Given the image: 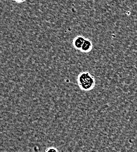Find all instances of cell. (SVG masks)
<instances>
[{"label":"cell","instance_id":"obj_5","mask_svg":"<svg viewBox=\"0 0 137 152\" xmlns=\"http://www.w3.org/2000/svg\"><path fill=\"white\" fill-rule=\"evenodd\" d=\"M17 1H20H20H24V0H17Z\"/></svg>","mask_w":137,"mask_h":152},{"label":"cell","instance_id":"obj_1","mask_svg":"<svg viewBox=\"0 0 137 152\" xmlns=\"http://www.w3.org/2000/svg\"><path fill=\"white\" fill-rule=\"evenodd\" d=\"M95 78L89 72H80L77 77V83L83 91H90L95 88Z\"/></svg>","mask_w":137,"mask_h":152},{"label":"cell","instance_id":"obj_4","mask_svg":"<svg viewBox=\"0 0 137 152\" xmlns=\"http://www.w3.org/2000/svg\"><path fill=\"white\" fill-rule=\"evenodd\" d=\"M45 152H59V150L56 148L55 147H49V148L46 149L45 150Z\"/></svg>","mask_w":137,"mask_h":152},{"label":"cell","instance_id":"obj_2","mask_svg":"<svg viewBox=\"0 0 137 152\" xmlns=\"http://www.w3.org/2000/svg\"><path fill=\"white\" fill-rule=\"evenodd\" d=\"M86 38L82 35H78L73 39L72 45L73 47L77 49L80 50Z\"/></svg>","mask_w":137,"mask_h":152},{"label":"cell","instance_id":"obj_3","mask_svg":"<svg viewBox=\"0 0 137 152\" xmlns=\"http://www.w3.org/2000/svg\"><path fill=\"white\" fill-rule=\"evenodd\" d=\"M92 48H93L92 42L89 39L86 38L80 51L82 52V53H87L90 52L92 50Z\"/></svg>","mask_w":137,"mask_h":152}]
</instances>
